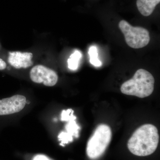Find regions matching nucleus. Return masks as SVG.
Wrapping results in <instances>:
<instances>
[{"mask_svg":"<svg viewBox=\"0 0 160 160\" xmlns=\"http://www.w3.org/2000/svg\"><path fill=\"white\" fill-rule=\"evenodd\" d=\"M157 128L151 124L143 125L137 129L128 142V148L138 156L150 155L155 151L159 142Z\"/></svg>","mask_w":160,"mask_h":160,"instance_id":"nucleus-1","label":"nucleus"},{"mask_svg":"<svg viewBox=\"0 0 160 160\" xmlns=\"http://www.w3.org/2000/svg\"><path fill=\"white\" fill-rule=\"evenodd\" d=\"M154 82V78L149 72L139 69L136 72L132 78L123 83L121 91L123 94L143 98L153 92Z\"/></svg>","mask_w":160,"mask_h":160,"instance_id":"nucleus-2","label":"nucleus"},{"mask_svg":"<svg viewBox=\"0 0 160 160\" xmlns=\"http://www.w3.org/2000/svg\"><path fill=\"white\" fill-rule=\"evenodd\" d=\"M112 137L110 127L105 124L98 126L87 143L86 152L88 157L96 159L101 157L109 146Z\"/></svg>","mask_w":160,"mask_h":160,"instance_id":"nucleus-3","label":"nucleus"},{"mask_svg":"<svg viewBox=\"0 0 160 160\" xmlns=\"http://www.w3.org/2000/svg\"><path fill=\"white\" fill-rule=\"evenodd\" d=\"M119 27L125 36L127 45L133 49H140L147 46L150 38L148 30L141 27L132 26L125 20L119 23Z\"/></svg>","mask_w":160,"mask_h":160,"instance_id":"nucleus-4","label":"nucleus"},{"mask_svg":"<svg viewBox=\"0 0 160 160\" xmlns=\"http://www.w3.org/2000/svg\"><path fill=\"white\" fill-rule=\"evenodd\" d=\"M76 119V117L73 115V111L72 109L64 110L62 112L61 120L67 122L65 127L67 132H62L59 135V140L61 141V145L64 146V144L72 142L73 137H78L80 127L77 124Z\"/></svg>","mask_w":160,"mask_h":160,"instance_id":"nucleus-5","label":"nucleus"},{"mask_svg":"<svg viewBox=\"0 0 160 160\" xmlns=\"http://www.w3.org/2000/svg\"><path fill=\"white\" fill-rule=\"evenodd\" d=\"M30 77L35 83H42L45 86L50 87L55 86L58 81L56 72L42 65L34 66L30 71Z\"/></svg>","mask_w":160,"mask_h":160,"instance_id":"nucleus-6","label":"nucleus"},{"mask_svg":"<svg viewBox=\"0 0 160 160\" xmlns=\"http://www.w3.org/2000/svg\"><path fill=\"white\" fill-rule=\"evenodd\" d=\"M26 104L25 96L16 95L0 100V115H6L19 112Z\"/></svg>","mask_w":160,"mask_h":160,"instance_id":"nucleus-7","label":"nucleus"},{"mask_svg":"<svg viewBox=\"0 0 160 160\" xmlns=\"http://www.w3.org/2000/svg\"><path fill=\"white\" fill-rule=\"evenodd\" d=\"M31 52L14 51L9 52L8 62L16 69L27 68L33 64Z\"/></svg>","mask_w":160,"mask_h":160,"instance_id":"nucleus-8","label":"nucleus"},{"mask_svg":"<svg viewBox=\"0 0 160 160\" xmlns=\"http://www.w3.org/2000/svg\"><path fill=\"white\" fill-rule=\"evenodd\" d=\"M160 0H137V6L140 13L145 17L149 16L154 11Z\"/></svg>","mask_w":160,"mask_h":160,"instance_id":"nucleus-9","label":"nucleus"},{"mask_svg":"<svg viewBox=\"0 0 160 160\" xmlns=\"http://www.w3.org/2000/svg\"><path fill=\"white\" fill-rule=\"evenodd\" d=\"M82 57V54L81 52L78 50H76L74 52L70 55V57L67 61L68 68L71 70H77L78 68L79 63Z\"/></svg>","mask_w":160,"mask_h":160,"instance_id":"nucleus-10","label":"nucleus"},{"mask_svg":"<svg viewBox=\"0 0 160 160\" xmlns=\"http://www.w3.org/2000/svg\"><path fill=\"white\" fill-rule=\"evenodd\" d=\"M90 62L92 65L95 67H101L102 66V62L98 57V49L96 46H92L89 48V52Z\"/></svg>","mask_w":160,"mask_h":160,"instance_id":"nucleus-11","label":"nucleus"},{"mask_svg":"<svg viewBox=\"0 0 160 160\" xmlns=\"http://www.w3.org/2000/svg\"><path fill=\"white\" fill-rule=\"evenodd\" d=\"M33 160H51L44 155L38 154L35 156Z\"/></svg>","mask_w":160,"mask_h":160,"instance_id":"nucleus-12","label":"nucleus"},{"mask_svg":"<svg viewBox=\"0 0 160 160\" xmlns=\"http://www.w3.org/2000/svg\"><path fill=\"white\" fill-rule=\"evenodd\" d=\"M6 62L2 59L0 58V70H3L6 68Z\"/></svg>","mask_w":160,"mask_h":160,"instance_id":"nucleus-13","label":"nucleus"}]
</instances>
